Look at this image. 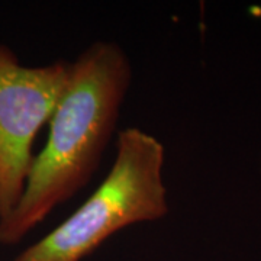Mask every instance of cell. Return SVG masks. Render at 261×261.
Here are the masks:
<instances>
[{
    "mask_svg": "<svg viewBox=\"0 0 261 261\" xmlns=\"http://www.w3.org/2000/svg\"><path fill=\"white\" fill-rule=\"evenodd\" d=\"M130 80L129 58L113 41H96L71 63L68 84L48 122L47 142L34 157L18 206L0 221V244L22 241L92 180Z\"/></svg>",
    "mask_w": 261,
    "mask_h": 261,
    "instance_id": "1",
    "label": "cell"
},
{
    "mask_svg": "<svg viewBox=\"0 0 261 261\" xmlns=\"http://www.w3.org/2000/svg\"><path fill=\"white\" fill-rule=\"evenodd\" d=\"M166 151L140 128L118 134L115 161L100 186L64 222L15 261H82L123 228L168 214L163 178Z\"/></svg>",
    "mask_w": 261,
    "mask_h": 261,
    "instance_id": "2",
    "label": "cell"
},
{
    "mask_svg": "<svg viewBox=\"0 0 261 261\" xmlns=\"http://www.w3.org/2000/svg\"><path fill=\"white\" fill-rule=\"evenodd\" d=\"M71 74V61L23 65L0 45V221L18 206L34 163V142L49 122Z\"/></svg>",
    "mask_w": 261,
    "mask_h": 261,
    "instance_id": "3",
    "label": "cell"
}]
</instances>
